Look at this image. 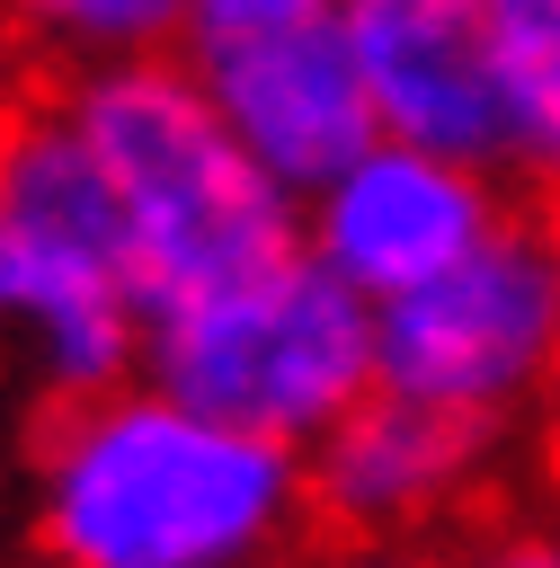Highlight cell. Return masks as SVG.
<instances>
[{"instance_id":"6da1fadb","label":"cell","mask_w":560,"mask_h":568,"mask_svg":"<svg viewBox=\"0 0 560 568\" xmlns=\"http://www.w3.org/2000/svg\"><path fill=\"white\" fill-rule=\"evenodd\" d=\"M302 453L160 382L80 399L36 444V541L53 568H276L302 550Z\"/></svg>"},{"instance_id":"7a4b0ae2","label":"cell","mask_w":560,"mask_h":568,"mask_svg":"<svg viewBox=\"0 0 560 568\" xmlns=\"http://www.w3.org/2000/svg\"><path fill=\"white\" fill-rule=\"evenodd\" d=\"M62 106L116 186L151 320L302 248V204L240 151L187 53L71 71Z\"/></svg>"},{"instance_id":"3957f363","label":"cell","mask_w":560,"mask_h":568,"mask_svg":"<svg viewBox=\"0 0 560 568\" xmlns=\"http://www.w3.org/2000/svg\"><path fill=\"white\" fill-rule=\"evenodd\" d=\"M0 328H18L36 382L80 408L151 364V302L98 151L62 98L0 115Z\"/></svg>"},{"instance_id":"277c9868","label":"cell","mask_w":560,"mask_h":568,"mask_svg":"<svg viewBox=\"0 0 560 568\" xmlns=\"http://www.w3.org/2000/svg\"><path fill=\"white\" fill-rule=\"evenodd\" d=\"M142 382H160L169 399H187L240 435L311 453L329 426H347L382 390L373 302H356L311 248H293L204 302L160 311Z\"/></svg>"},{"instance_id":"5b68a950","label":"cell","mask_w":560,"mask_h":568,"mask_svg":"<svg viewBox=\"0 0 560 568\" xmlns=\"http://www.w3.org/2000/svg\"><path fill=\"white\" fill-rule=\"evenodd\" d=\"M373 355L391 399L507 435L560 390V231L507 213L453 275L373 311Z\"/></svg>"},{"instance_id":"8992f818","label":"cell","mask_w":560,"mask_h":568,"mask_svg":"<svg viewBox=\"0 0 560 568\" xmlns=\"http://www.w3.org/2000/svg\"><path fill=\"white\" fill-rule=\"evenodd\" d=\"M507 178L409 151V142H373L364 160H347L311 204H302V248L373 311L427 293L436 275H453L498 222H507Z\"/></svg>"},{"instance_id":"52a82bcc","label":"cell","mask_w":560,"mask_h":568,"mask_svg":"<svg viewBox=\"0 0 560 568\" xmlns=\"http://www.w3.org/2000/svg\"><path fill=\"white\" fill-rule=\"evenodd\" d=\"M187 62H196L213 115L240 133V151L293 204H311L347 160H364L382 142L364 71H356L338 18H293V27H249V36H196Z\"/></svg>"},{"instance_id":"ba28073f","label":"cell","mask_w":560,"mask_h":568,"mask_svg":"<svg viewBox=\"0 0 560 568\" xmlns=\"http://www.w3.org/2000/svg\"><path fill=\"white\" fill-rule=\"evenodd\" d=\"M338 27L382 142L507 178V89L480 0H347Z\"/></svg>"},{"instance_id":"9c48e42d","label":"cell","mask_w":560,"mask_h":568,"mask_svg":"<svg viewBox=\"0 0 560 568\" xmlns=\"http://www.w3.org/2000/svg\"><path fill=\"white\" fill-rule=\"evenodd\" d=\"M311 515L338 532V541H409L444 515H462L489 470H498V426H471V417H444V408H418V399H391L373 390L347 426H329L311 453Z\"/></svg>"},{"instance_id":"30bf717a","label":"cell","mask_w":560,"mask_h":568,"mask_svg":"<svg viewBox=\"0 0 560 568\" xmlns=\"http://www.w3.org/2000/svg\"><path fill=\"white\" fill-rule=\"evenodd\" d=\"M507 89V178L560 204V0H480Z\"/></svg>"},{"instance_id":"8fae6325","label":"cell","mask_w":560,"mask_h":568,"mask_svg":"<svg viewBox=\"0 0 560 568\" xmlns=\"http://www.w3.org/2000/svg\"><path fill=\"white\" fill-rule=\"evenodd\" d=\"M36 44H53L62 62L98 71V62H151L169 44L196 36V0H0Z\"/></svg>"},{"instance_id":"7c38bea8","label":"cell","mask_w":560,"mask_h":568,"mask_svg":"<svg viewBox=\"0 0 560 568\" xmlns=\"http://www.w3.org/2000/svg\"><path fill=\"white\" fill-rule=\"evenodd\" d=\"M347 0H196V36H249V27H293V18H338ZM187 36V44H196Z\"/></svg>"},{"instance_id":"4fadbf2b","label":"cell","mask_w":560,"mask_h":568,"mask_svg":"<svg viewBox=\"0 0 560 568\" xmlns=\"http://www.w3.org/2000/svg\"><path fill=\"white\" fill-rule=\"evenodd\" d=\"M462 568H560V524H516V532H489Z\"/></svg>"},{"instance_id":"5bb4252c","label":"cell","mask_w":560,"mask_h":568,"mask_svg":"<svg viewBox=\"0 0 560 568\" xmlns=\"http://www.w3.org/2000/svg\"><path fill=\"white\" fill-rule=\"evenodd\" d=\"M276 568H427V559H409V550H391V541H338V550H293V559H276Z\"/></svg>"},{"instance_id":"9a60e30c","label":"cell","mask_w":560,"mask_h":568,"mask_svg":"<svg viewBox=\"0 0 560 568\" xmlns=\"http://www.w3.org/2000/svg\"><path fill=\"white\" fill-rule=\"evenodd\" d=\"M542 426H551V470H560V390H551V408H542Z\"/></svg>"},{"instance_id":"2e32d148","label":"cell","mask_w":560,"mask_h":568,"mask_svg":"<svg viewBox=\"0 0 560 568\" xmlns=\"http://www.w3.org/2000/svg\"><path fill=\"white\" fill-rule=\"evenodd\" d=\"M551 231H560V213H551Z\"/></svg>"}]
</instances>
